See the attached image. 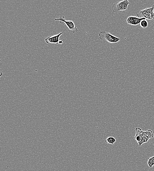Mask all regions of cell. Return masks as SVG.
I'll list each match as a JSON object with an SVG mask.
<instances>
[{"label": "cell", "instance_id": "cell-1", "mask_svg": "<svg viewBox=\"0 0 154 171\" xmlns=\"http://www.w3.org/2000/svg\"><path fill=\"white\" fill-rule=\"evenodd\" d=\"M99 39L104 43L113 44L119 42L121 39L106 31H101L99 34Z\"/></svg>", "mask_w": 154, "mask_h": 171}, {"label": "cell", "instance_id": "cell-2", "mask_svg": "<svg viewBox=\"0 0 154 171\" xmlns=\"http://www.w3.org/2000/svg\"><path fill=\"white\" fill-rule=\"evenodd\" d=\"M154 6L139 11L137 15L139 18H144L150 22L154 23Z\"/></svg>", "mask_w": 154, "mask_h": 171}, {"label": "cell", "instance_id": "cell-3", "mask_svg": "<svg viewBox=\"0 0 154 171\" xmlns=\"http://www.w3.org/2000/svg\"><path fill=\"white\" fill-rule=\"evenodd\" d=\"M130 3L128 0L118 2L113 4L112 8V10L116 13H121L123 11H127L128 6Z\"/></svg>", "mask_w": 154, "mask_h": 171}, {"label": "cell", "instance_id": "cell-4", "mask_svg": "<svg viewBox=\"0 0 154 171\" xmlns=\"http://www.w3.org/2000/svg\"><path fill=\"white\" fill-rule=\"evenodd\" d=\"M55 20L59 21L62 24H65L68 28L69 31L73 34L78 31L74 22L72 21H67L64 16H60L58 18H55Z\"/></svg>", "mask_w": 154, "mask_h": 171}, {"label": "cell", "instance_id": "cell-5", "mask_svg": "<svg viewBox=\"0 0 154 171\" xmlns=\"http://www.w3.org/2000/svg\"><path fill=\"white\" fill-rule=\"evenodd\" d=\"M63 33V32H62L56 35L49 36L45 39V42L48 44H53L62 45L64 43L63 41L60 40L59 38Z\"/></svg>", "mask_w": 154, "mask_h": 171}, {"label": "cell", "instance_id": "cell-6", "mask_svg": "<svg viewBox=\"0 0 154 171\" xmlns=\"http://www.w3.org/2000/svg\"><path fill=\"white\" fill-rule=\"evenodd\" d=\"M145 19H146L144 18H139L138 17L131 16L127 18V22L129 25L137 26L139 25L142 21Z\"/></svg>", "mask_w": 154, "mask_h": 171}, {"label": "cell", "instance_id": "cell-7", "mask_svg": "<svg viewBox=\"0 0 154 171\" xmlns=\"http://www.w3.org/2000/svg\"><path fill=\"white\" fill-rule=\"evenodd\" d=\"M116 141L114 137H107L105 140V142L107 144L113 145Z\"/></svg>", "mask_w": 154, "mask_h": 171}, {"label": "cell", "instance_id": "cell-8", "mask_svg": "<svg viewBox=\"0 0 154 171\" xmlns=\"http://www.w3.org/2000/svg\"><path fill=\"white\" fill-rule=\"evenodd\" d=\"M142 136H146L148 137L149 139L153 138V137H154L152 132L151 130H148L146 131H143Z\"/></svg>", "mask_w": 154, "mask_h": 171}, {"label": "cell", "instance_id": "cell-9", "mask_svg": "<svg viewBox=\"0 0 154 171\" xmlns=\"http://www.w3.org/2000/svg\"><path fill=\"white\" fill-rule=\"evenodd\" d=\"M148 164L149 168L152 169L154 165V156L152 157L148 158Z\"/></svg>", "mask_w": 154, "mask_h": 171}, {"label": "cell", "instance_id": "cell-10", "mask_svg": "<svg viewBox=\"0 0 154 171\" xmlns=\"http://www.w3.org/2000/svg\"><path fill=\"white\" fill-rule=\"evenodd\" d=\"M139 25L143 28H147L148 26V22L146 19L144 20L141 21Z\"/></svg>", "mask_w": 154, "mask_h": 171}, {"label": "cell", "instance_id": "cell-11", "mask_svg": "<svg viewBox=\"0 0 154 171\" xmlns=\"http://www.w3.org/2000/svg\"><path fill=\"white\" fill-rule=\"evenodd\" d=\"M135 131H136V134L135 136L140 135L141 136H142L143 132L142 131L141 128H137L136 129H135Z\"/></svg>", "mask_w": 154, "mask_h": 171}, {"label": "cell", "instance_id": "cell-12", "mask_svg": "<svg viewBox=\"0 0 154 171\" xmlns=\"http://www.w3.org/2000/svg\"><path fill=\"white\" fill-rule=\"evenodd\" d=\"M134 138L137 141L139 144L141 143L142 139V137L140 135L135 136Z\"/></svg>", "mask_w": 154, "mask_h": 171}]
</instances>
